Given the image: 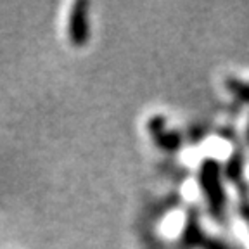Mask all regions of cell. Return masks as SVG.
I'll list each match as a JSON object with an SVG mask.
<instances>
[{"label": "cell", "instance_id": "7a4b0ae2", "mask_svg": "<svg viewBox=\"0 0 249 249\" xmlns=\"http://www.w3.org/2000/svg\"><path fill=\"white\" fill-rule=\"evenodd\" d=\"M201 185L206 201L210 202V208L213 213L223 210V191L220 189L218 182V164L214 161L208 160L202 163L201 168Z\"/></svg>", "mask_w": 249, "mask_h": 249}, {"label": "cell", "instance_id": "3957f363", "mask_svg": "<svg viewBox=\"0 0 249 249\" xmlns=\"http://www.w3.org/2000/svg\"><path fill=\"white\" fill-rule=\"evenodd\" d=\"M152 140L158 144V147L164 149V151H177L182 145V135L177 132H170V130H164L163 133H160Z\"/></svg>", "mask_w": 249, "mask_h": 249}, {"label": "cell", "instance_id": "277c9868", "mask_svg": "<svg viewBox=\"0 0 249 249\" xmlns=\"http://www.w3.org/2000/svg\"><path fill=\"white\" fill-rule=\"evenodd\" d=\"M164 130H166V120H164V116H161V114H156V116L149 118L147 121V132L149 135L154 139V137H158L160 133H163Z\"/></svg>", "mask_w": 249, "mask_h": 249}, {"label": "cell", "instance_id": "6da1fadb", "mask_svg": "<svg viewBox=\"0 0 249 249\" xmlns=\"http://www.w3.org/2000/svg\"><path fill=\"white\" fill-rule=\"evenodd\" d=\"M90 4L87 0H78L71 5L68 16V38L76 49H82L90 40Z\"/></svg>", "mask_w": 249, "mask_h": 249}]
</instances>
